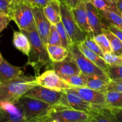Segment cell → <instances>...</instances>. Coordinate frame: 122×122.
<instances>
[{"label":"cell","instance_id":"f546056e","mask_svg":"<svg viewBox=\"0 0 122 122\" xmlns=\"http://www.w3.org/2000/svg\"><path fill=\"white\" fill-rule=\"evenodd\" d=\"M91 2L99 11H119L116 4H113L107 0H92Z\"/></svg>","mask_w":122,"mask_h":122},{"label":"cell","instance_id":"d4e9b609","mask_svg":"<svg viewBox=\"0 0 122 122\" xmlns=\"http://www.w3.org/2000/svg\"><path fill=\"white\" fill-rule=\"evenodd\" d=\"M110 82L97 77H88L86 87L98 92L106 93L108 90Z\"/></svg>","mask_w":122,"mask_h":122},{"label":"cell","instance_id":"74e56055","mask_svg":"<svg viewBox=\"0 0 122 122\" xmlns=\"http://www.w3.org/2000/svg\"><path fill=\"white\" fill-rule=\"evenodd\" d=\"M108 90L116 91L122 93V81H110Z\"/></svg>","mask_w":122,"mask_h":122},{"label":"cell","instance_id":"4fadbf2b","mask_svg":"<svg viewBox=\"0 0 122 122\" xmlns=\"http://www.w3.org/2000/svg\"><path fill=\"white\" fill-rule=\"evenodd\" d=\"M85 1L88 22L92 35L104 33V23L98 10L89 0Z\"/></svg>","mask_w":122,"mask_h":122},{"label":"cell","instance_id":"8fae6325","mask_svg":"<svg viewBox=\"0 0 122 122\" xmlns=\"http://www.w3.org/2000/svg\"><path fill=\"white\" fill-rule=\"evenodd\" d=\"M32 7L35 20L36 28L43 43L46 47L48 45V39L52 24L45 16L44 8L35 6Z\"/></svg>","mask_w":122,"mask_h":122},{"label":"cell","instance_id":"7a4b0ae2","mask_svg":"<svg viewBox=\"0 0 122 122\" xmlns=\"http://www.w3.org/2000/svg\"><path fill=\"white\" fill-rule=\"evenodd\" d=\"M38 86L35 77L21 76L0 83V101L17 102L33 87Z\"/></svg>","mask_w":122,"mask_h":122},{"label":"cell","instance_id":"d6a6232c","mask_svg":"<svg viewBox=\"0 0 122 122\" xmlns=\"http://www.w3.org/2000/svg\"><path fill=\"white\" fill-rule=\"evenodd\" d=\"M104 59L108 66H122V56L115 55L113 53H104Z\"/></svg>","mask_w":122,"mask_h":122},{"label":"cell","instance_id":"5b68a950","mask_svg":"<svg viewBox=\"0 0 122 122\" xmlns=\"http://www.w3.org/2000/svg\"><path fill=\"white\" fill-rule=\"evenodd\" d=\"M60 1L61 22L73 44L83 43L89 35L81 29L74 17L71 8L63 0Z\"/></svg>","mask_w":122,"mask_h":122},{"label":"cell","instance_id":"d590c367","mask_svg":"<svg viewBox=\"0 0 122 122\" xmlns=\"http://www.w3.org/2000/svg\"><path fill=\"white\" fill-rule=\"evenodd\" d=\"M11 3L6 0H0V13L10 15Z\"/></svg>","mask_w":122,"mask_h":122},{"label":"cell","instance_id":"60d3db41","mask_svg":"<svg viewBox=\"0 0 122 122\" xmlns=\"http://www.w3.org/2000/svg\"><path fill=\"white\" fill-rule=\"evenodd\" d=\"M63 1H64L67 4V5L71 9L76 7L79 2V0H63Z\"/></svg>","mask_w":122,"mask_h":122},{"label":"cell","instance_id":"cb8c5ba5","mask_svg":"<svg viewBox=\"0 0 122 122\" xmlns=\"http://www.w3.org/2000/svg\"><path fill=\"white\" fill-rule=\"evenodd\" d=\"M108 107L122 109V93L116 91L108 90L105 93Z\"/></svg>","mask_w":122,"mask_h":122},{"label":"cell","instance_id":"484cf974","mask_svg":"<svg viewBox=\"0 0 122 122\" xmlns=\"http://www.w3.org/2000/svg\"><path fill=\"white\" fill-rule=\"evenodd\" d=\"M104 33L107 36L110 42L112 53L122 56V42L121 40L107 28L104 29Z\"/></svg>","mask_w":122,"mask_h":122},{"label":"cell","instance_id":"7c38bea8","mask_svg":"<svg viewBox=\"0 0 122 122\" xmlns=\"http://www.w3.org/2000/svg\"><path fill=\"white\" fill-rule=\"evenodd\" d=\"M52 69L54 70L62 78L82 74L77 63L69 51V55L66 59L60 62H52Z\"/></svg>","mask_w":122,"mask_h":122},{"label":"cell","instance_id":"ba28073f","mask_svg":"<svg viewBox=\"0 0 122 122\" xmlns=\"http://www.w3.org/2000/svg\"><path fill=\"white\" fill-rule=\"evenodd\" d=\"M90 115L72 108L54 106L46 122H90Z\"/></svg>","mask_w":122,"mask_h":122},{"label":"cell","instance_id":"4316f807","mask_svg":"<svg viewBox=\"0 0 122 122\" xmlns=\"http://www.w3.org/2000/svg\"><path fill=\"white\" fill-rule=\"evenodd\" d=\"M94 40L97 43L104 53H112L110 42L104 33L98 35H91Z\"/></svg>","mask_w":122,"mask_h":122},{"label":"cell","instance_id":"4dcf8cb0","mask_svg":"<svg viewBox=\"0 0 122 122\" xmlns=\"http://www.w3.org/2000/svg\"><path fill=\"white\" fill-rule=\"evenodd\" d=\"M107 74L110 81H122V66H108Z\"/></svg>","mask_w":122,"mask_h":122},{"label":"cell","instance_id":"f35d334b","mask_svg":"<svg viewBox=\"0 0 122 122\" xmlns=\"http://www.w3.org/2000/svg\"><path fill=\"white\" fill-rule=\"evenodd\" d=\"M104 28H107L113 32L116 37H117L122 42V30L113 25H106Z\"/></svg>","mask_w":122,"mask_h":122},{"label":"cell","instance_id":"9a60e30c","mask_svg":"<svg viewBox=\"0 0 122 122\" xmlns=\"http://www.w3.org/2000/svg\"><path fill=\"white\" fill-rule=\"evenodd\" d=\"M22 68L10 63L0 53V83L9 81L23 76Z\"/></svg>","mask_w":122,"mask_h":122},{"label":"cell","instance_id":"9c48e42d","mask_svg":"<svg viewBox=\"0 0 122 122\" xmlns=\"http://www.w3.org/2000/svg\"><path fill=\"white\" fill-rule=\"evenodd\" d=\"M35 77L37 84L50 89L64 91L66 89L75 88L53 69L46 70Z\"/></svg>","mask_w":122,"mask_h":122},{"label":"cell","instance_id":"ab89813d","mask_svg":"<svg viewBox=\"0 0 122 122\" xmlns=\"http://www.w3.org/2000/svg\"><path fill=\"white\" fill-rule=\"evenodd\" d=\"M112 112L119 122H122V109L110 108Z\"/></svg>","mask_w":122,"mask_h":122},{"label":"cell","instance_id":"f6af8a7d","mask_svg":"<svg viewBox=\"0 0 122 122\" xmlns=\"http://www.w3.org/2000/svg\"><path fill=\"white\" fill-rule=\"evenodd\" d=\"M89 1H92V0H89Z\"/></svg>","mask_w":122,"mask_h":122},{"label":"cell","instance_id":"603a6c76","mask_svg":"<svg viewBox=\"0 0 122 122\" xmlns=\"http://www.w3.org/2000/svg\"><path fill=\"white\" fill-rule=\"evenodd\" d=\"M102 20H106L108 25H113L122 30V14L120 11H99Z\"/></svg>","mask_w":122,"mask_h":122},{"label":"cell","instance_id":"1f68e13d","mask_svg":"<svg viewBox=\"0 0 122 122\" xmlns=\"http://www.w3.org/2000/svg\"><path fill=\"white\" fill-rule=\"evenodd\" d=\"M48 44L55 45H62L60 37L57 31L56 26L55 25H51L50 35L48 39Z\"/></svg>","mask_w":122,"mask_h":122},{"label":"cell","instance_id":"2e32d148","mask_svg":"<svg viewBox=\"0 0 122 122\" xmlns=\"http://www.w3.org/2000/svg\"><path fill=\"white\" fill-rule=\"evenodd\" d=\"M70 107L77 111L89 114L92 109V105L81 98L73 89L64 90Z\"/></svg>","mask_w":122,"mask_h":122},{"label":"cell","instance_id":"ac0fdd59","mask_svg":"<svg viewBox=\"0 0 122 122\" xmlns=\"http://www.w3.org/2000/svg\"><path fill=\"white\" fill-rule=\"evenodd\" d=\"M89 114L98 122H119L108 106H93Z\"/></svg>","mask_w":122,"mask_h":122},{"label":"cell","instance_id":"e0dca14e","mask_svg":"<svg viewBox=\"0 0 122 122\" xmlns=\"http://www.w3.org/2000/svg\"><path fill=\"white\" fill-rule=\"evenodd\" d=\"M75 19L82 30L89 35H92L88 19L85 1L79 0L78 4L75 8L71 9Z\"/></svg>","mask_w":122,"mask_h":122},{"label":"cell","instance_id":"6da1fadb","mask_svg":"<svg viewBox=\"0 0 122 122\" xmlns=\"http://www.w3.org/2000/svg\"><path fill=\"white\" fill-rule=\"evenodd\" d=\"M22 32L28 37L31 45L30 52L26 65L32 67L35 71V77H37L40 75L41 71L43 68H52V62L50 59L46 47L43 43L36 28L29 31Z\"/></svg>","mask_w":122,"mask_h":122},{"label":"cell","instance_id":"7402d4cb","mask_svg":"<svg viewBox=\"0 0 122 122\" xmlns=\"http://www.w3.org/2000/svg\"><path fill=\"white\" fill-rule=\"evenodd\" d=\"M49 56L52 62H60L64 61L69 55V50L62 45L48 44L46 45Z\"/></svg>","mask_w":122,"mask_h":122},{"label":"cell","instance_id":"44dd1931","mask_svg":"<svg viewBox=\"0 0 122 122\" xmlns=\"http://www.w3.org/2000/svg\"><path fill=\"white\" fill-rule=\"evenodd\" d=\"M77 45L78 46L79 49H80V50L82 51V53L88 59L90 60L94 64L96 65L97 67H98L99 68L102 69L106 73L107 72L108 65L107 64V62H106V61H105L103 57H101L98 55H97L96 53L94 52L91 50H90L89 48L86 46V45L83 43H79V44H77Z\"/></svg>","mask_w":122,"mask_h":122},{"label":"cell","instance_id":"83f0119b","mask_svg":"<svg viewBox=\"0 0 122 122\" xmlns=\"http://www.w3.org/2000/svg\"><path fill=\"white\" fill-rule=\"evenodd\" d=\"M63 78L75 88V87H86L88 77L82 73L78 75L63 77Z\"/></svg>","mask_w":122,"mask_h":122},{"label":"cell","instance_id":"8d00e7d4","mask_svg":"<svg viewBox=\"0 0 122 122\" xmlns=\"http://www.w3.org/2000/svg\"><path fill=\"white\" fill-rule=\"evenodd\" d=\"M32 6L41 7L44 8L46 7L52 0H26Z\"/></svg>","mask_w":122,"mask_h":122},{"label":"cell","instance_id":"7bdbcfd3","mask_svg":"<svg viewBox=\"0 0 122 122\" xmlns=\"http://www.w3.org/2000/svg\"><path fill=\"white\" fill-rule=\"evenodd\" d=\"M107 1H108L110 2H112L113 4H116V0H107Z\"/></svg>","mask_w":122,"mask_h":122},{"label":"cell","instance_id":"ee69618b","mask_svg":"<svg viewBox=\"0 0 122 122\" xmlns=\"http://www.w3.org/2000/svg\"><path fill=\"white\" fill-rule=\"evenodd\" d=\"M6 1H8V2H14V1H16V0H6Z\"/></svg>","mask_w":122,"mask_h":122},{"label":"cell","instance_id":"f1b7e54d","mask_svg":"<svg viewBox=\"0 0 122 122\" xmlns=\"http://www.w3.org/2000/svg\"><path fill=\"white\" fill-rule=\"evenodd\" d=\"M56 28H57V31L60 37L61 41L62 46L64 47L68 50H69L70 46L73 44V43L71 42V39L69 37V34L67 32L64 25H63V22L61 21L56 25Z\"/></svg>","mask_w":122,"mask_h":122},{"label":"cell","instance_id":"30bf717a","mask_svg":"<svg viewBox=\"0 0 122 122\" xmlns=\"http://www.w3.org/2000/svg\"><path fill=\"white\" fill-rule=\"evenodd\" d=\"M0 104V122H35L26 118L18 101L15 103L1 102Z\"/></svg>","mask_w":122,"mask_h":122},{"label":"cell","instance_id":"e575fe53","mask_svg":"<svg viewBox=\"0 0 122 122\" xmlns=\"http://www.w3.org/2000/svg\"><path fill=\"white\" fill-rule=\"evenodd\" d=\"M11 20H13L10 16L0 13V32H2L7 27Z\"/></svg>","mask_w":122,"mask_h":122},{"label":"cell","instance_id":"836d02e7","mask_svg":"<svg viewBox=\"0 0 122 122\" xmlns=\"http://www.w3.org/2000/svg\"><path fill=\"white\" fill-rule=\"evenodd\" d=\"M83 43H84L86 45V46L87 47L89 48L90 50H91L92 51H93L94 52L96 53L97 55H98L99 56H100L101 57L104 58V53L103 51H102L101 48H100V47H99V45H98L97 43L94 40V39H93L91 35H88V37H87L86 40L83 42Z\"/></svg>","mask_w":122,"mask_h":122},{"label":"cell","instance_id":"b9f144b4","mask_svg":"<svg viewBox=\"0 0 122 122\" xmlns=\"http://www.w3.org/2000/svg\"><path fill=\"white\" fill-rule=\"evenodd\" d=\"M116 4L119 10L122 14V0H116Z\"/></svg>","mask_w":122,"mask_h":122},{"label":"cell","instance_id":"3957f363","mask_svg":"<svg viewBox=\"0 0 122 122\" xmlns=\"http://www.w3.org/2000/svg\"><path fill=\"white\" fill-rule=\"evenodd\" d=\"M18 104L22 108L28 120L35 122H46L50 111L54 106L36 98L24 95Z\"/></svg>","mask_w":122,"mask_h":122},{"label":"cell","instance_id":"d6986e66","mask_svg":"<svg viewBox=\"0 0 122 122\" xmlns=\"http://www.w3.org/2000/svg\"><path fill=\"white\" fill-rule=\"evenodd\" d=\"M45 16L52 25H57L61 21L60 1L52 0L44 8Z\"/></svg>","mask_w":122,"mask_h":122},{"label":"cell","instance_id":"277c9868","mask_svg":"<svg viewBox=\"0 0 122 122\" xmlns=\"http://www.w3.org/2000/svg\"><path fill=\"white\" fill-rule=\"evenodd\" d=\"M10 16L21 31H29L36 27L33 7L26 0L11 3Z\"/></svg>","mask_w":122,"mask_h":122},{"label":"cell","instance_id":"8992f818","mask_svg":"<svg viewBox=\"0 0 122 122\" xmlns=\"http://www.w3.org/2000/svg\"><path fill=\"white\" fill-rule=\"evenodd\" d=\"M69 51L82 74L88 77L99 78L110 82L107 73L88 59L80 50L77 44H73L69 49Z\"/></svg>","mask_w":122,"mask_h":122},{"label":"cell","instance_id":"5bb4252c","mask_svg":"<svg viewBox=\"0 0 122 122\" xmlns=\"http://www.w3.org/2000/svg\"><path fill=\"white\" fill-rule=\"evenodd\" d=\"M74 89L85 100L93 106H107L105 93L87 87H75Z\"/></svg>","mask_w":122,"mask_h":122},{"label":"cell","instance_id":"52a82bcc","mask_svg":"<svg viewBox=\"0 0 122 122\" xmlns=\"http://www.w3.org/2000/svg\"><path fill=\"white\" fill-rule=\"evenodd\" d=\"M25 95L38 99L52 106L71 108L64 91L54 90L38 85L30 90Z\"/></svg>","mask_w":122,"mask_h":122},{"label":"cell","instance_id":"ffe728a7","mask_svg":"<svg viewBox=\"0 0 122 122\" xmlns=\"http://www.w3.org/2000/svg\"><path fill=\"white\" fill-rule=\"evenodd\" d=\"M13 44L14 47L28 57L30 52L31 45L28 37L23 32L14 31Z\"/></svg>","mask_w":122,"mask_h":122}]
</instances>
